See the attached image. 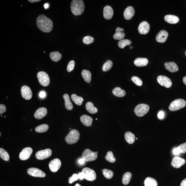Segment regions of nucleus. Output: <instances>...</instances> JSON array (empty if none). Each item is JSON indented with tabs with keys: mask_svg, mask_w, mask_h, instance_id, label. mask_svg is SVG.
Listing matches in <instances>:
<instances>
[{
	"mask_svg": "<svg viewBox=\"0 0 186 186\" xmlns=\"http://www.w3.org/2000/svg\"><path fill=\"white\" fill-rule=\"evenodd\" d=\"M36 23L38 27L44 33H49L53 29V22L52 21L44 15H40L38 16Z\"/></svg>",
	"mask_w": 186,
	"mask_h": 186,
	"instance_id": "f257e3e1",
	"label": "nucleus"
},
{
	"mask_svg": "<svg viewBox=\"0 0 186 186\" xmlns=\"http://www.w3.org/2000/svg\"><path fill=\"white\" fill-rule=\"evenodd\" d=\"M71 8L73 15L79 16L82 14L84 11V3L82 0H73L71 3Z\"/></svg>",
	"mask_w": 186,
	"mask_h": 186,
	"instance_id": "f03ea898",
	"label": "nucleus"
},
{
	"mask_svg": "<svg viewBox=\"0 0 186 186\" xmlns=\"http://www.w3.org/2000/svg\"><path fill=\"white\" fill-rule=\"evenodd\" d=\"M80 136L79 131L73 129L71 131L65 138V141L68 144L72 145L75 144L79 141Z\"/></svg>",
	"mask_w": 186,
	"mask_h": 186,
	"instance_id": "7ed1b4c3",
	"label": "nucleus"
},
{
	"mask_svg": "<svg viewBox=\"0 0 186 186\" xmlns=\"http://www.w3.org/2000/svg\"><path fill=\"white\" fill-rule=\"evenodd\" d=\"M186 105V102L185 100L179 99L173 101L169 106V109L172 111H176L185 107Z\"/></svg>",
	"mask_w": 186,
	"mask_h": 186,
	"instance_id": "20e7f679",
	"label": "nucleus"
},
{
	"mask_svg": "<svg viewBox=\"0 0 186 186\" xmlns=\"http://www.w3.org/2000/svg\"><path fill=\"white\" fill-rule=\"evenodd\" d=\"M37 77L39 83L41 86L47 87L50 83V79L48 74L44 71H40L37 73Z\"/></svg>",
	"mask_w": 186,
	"mask_h": 186,
	"instance_id": "39448f33",
	"label": "nucleus"
},
{
	"mask_svg": "<svg viewBox=\"0 0 186 186\" xmlns=\"http://www.w3.org/2000/svg\"><path fill=\"white\" fill-rule=\"evenodd\" d=\"M149 109V106L147 104H140L135 108L134 112L137 116L142 117L148 112Z\"/></svg>",
	"mask_w": 186,
	"mask_h": 186,
	"instance_id": "423d86ee",
	"label": "nucleus"
},
{
	"mask_svg": "<svg viewBox=\"0 0 186 186\" xmlns=\"http://www.w3.org/2000/svg\"><path fill=\"white\" fill-rule=\"evenodd\" d=\"M82 158L86 162H90L96 160L98 155L96 152L92 151L90 149L85 150L82 154Z\"/></svg>",
	"mask_w": 186,
	"mask_h": 186,
	"instance_id": "0eeeda50",
	"label": "nucleus"
},
{
	"mask_svg": "<svg viewBox=\"0 0 186 186\" xmlns=\"http://www.w3.org/2000/svg\"><path fill=\"white\" fill-rule=\"evenodd\" d=\"M82 172L85 174V179L88 181H92L96 179V172L92 169L85 168L83 169Z\"/></svg>",
	"mask_w": 186,
	"mask_h": 186,
	"instance_id": "6e6552de",
	"label": "nucleus"
},
{
	"mask_svg": "<svg viewBox=\"0 0 186 186\" xmlns=\"http://www.w3.org/2000/svg\"><path fill=\"white\" fill-rule=\"evenodd\" d=\"M52 155V150L47 149L38 151L36 154L35 156L38 160H43L49 158Z\"/></svg>",
	"mask_w": 186,
	"mask_h": 186,
	"instance_id": "1a4fd4ad",
	"label": "nucleus"
},
{
	"mask_svg": "<svg viewBox=\"0 0 186 186\" xmlns=\"http://www.w3.org/2000/svg\"><path fill=\"white\" fill-rule=\"evenodd\" d=\"M157 82L161 86L166 88H169L172 85V82L170 79L164 76H159L157 78Z\"/></svg>",
	"mask_w": 186,
	"mask_h": 186,
	"instance_id": "9d476101",
	"label": "nucleus"
},
{
	"mask_svg": "<svg viewBox=\"0 0 186 186\" xmlns=\"http://www.w3.org/2000/svg\"><path fill=\"white\" fill-rule=\"evenodd\" d=\"M27 172L29 175L34 177L44 178L46 176L42 171L37 168H31L28 169Z\"/></svg>",
	"mask_w": 186,
	"mask_h": 186,
	"instance_id": "9b49d317",
	"label": "nucleus"
},
{
	"mask_svg": "<svg viewBox=\"0 0 186 186\" xmlns=\"http://www.w3.org/2000/svg\"><path fill=\"white\" fill-rule=\"evenodd\" d=\"M61 165V161L60 159L56 158L50 161L49 163V166L51 171L56 172L60 168Z\"/></svg>",
	"mask_w": 186,
	"mask_h": 186,
	"instance_id": "f8f14e48",
	"label": "nucleus"
},
{
	"mask_svg": "<svg viewBox=\"0 0 186 186\" xmlns=\"http://www.w3.org/2000/svg\"><path fill=\"white\" fill-rule=\"evenodd\" d=\"M33 152V150L30 147H26L23 149L20 153L19 157L21 160L24 161L28 160Z\"/></svg>",
	"mask_w": 186,
	"mask_h": 186,
	"instance_id": "ddd939ff",
	"label": "nucleus"
},
{
	"mask_svg": "<svg viewBox=\"0 0 186 186\" xmlns=\"http://www.w3.org/2000/svg\"><path fill=\"white\" fill-rule=\"evenodd\" d=\"M21 93L22 98L26 100L31 99L33 96L32 91L30 87L28 86H23L21 89Z\"/></svg>",
	"mask_w": 186,
	"mask_h": 186,
	"instance_id": "4468645a",
	"label": "nucleus"
},
{
	"mask_svg": "<svg viewBox=\"0 0 186 186\" xmlns=\"http://www.w3.org/2000/svg\"><path fill=\"white\" fill-rule=\"evenodd\" d=\"M185 159L182 157L176 156L173 158L171 165L176 168H179L185 164Z\"/></svg>",
	"mask_w": 186,
	"mask_h": 186,
	"instance_id": "2eb2a0df",
	"label": "nucleus"
},
{
	"mask_svg": "<svg viewBox=\"0 0 186 186\" xmlns=\"http://www.w3.org/2000/svg\"><path fill=\"white\" fill-rule=\"evenodd\" d=\"M150 25L147 22H142L139 24L138 28V32L141 35H145L149 33L150 30Z\"/></svg>",
	"mask_w": 186,
	"mask_h": 186,
	"instance_id": "dca6fc26",
	"label": "nucleus"
},
{
	"mask_svg": "<svg viewBox=\"0 0 186 186\" xmlns=\"http://www.w3.org/2000/svg\"><path fill=\"white\" fill-rule=\"evenodd\" d=\"M168 36V33L166 30H162L156 36V40L157 42L164 43L166 42Z\"/></svg>",
	"mask_w": 186,
	"mask_h": 186,
	"instance_id": "f3484780",
	"label": "nucleus"
},
{
	"mask_svg": "<svg viewBox=\"0 0 186 186\" xmlns=\"http://www.w3.org/2000/svg\"><path fill=\"white\" fill-rule=\"evenodd\" d=\"M47 110L45 107H41L38 109L34 113V117L37 119H41L47 115Z\"/></svg>",
	"mask_w": 186,
	"mask_h": 186,
	"instance_id": "a211bd4d",
	"label": "nucleus"
},
{
	"mask_svg": "<svg viewBox=\"0 0 186 186\" xmlns=\"http://www.w3.org/2000/svg\"><path fill=\"white\" fill-rule=\"evenodd\" d=\"M103 17L106 20H109L111 19L113 16V9L110 6H106L103 9Z\"/></svg>",
	"mask_w": 186,
	"mask_h": 186,
	"instance_id": "6ab92c4d",
	"label": "nucleus"
},
{
	"mask_svg": "<svg viewBox=\"0 0 186 186\" xmlns=\"http://www.w3.org/2000/svg\"><path fill=\"white\" fill-rule=\"evenodd\" d=\"M135 14V10L133 7L132 6H128L125 9L124 12V18L127 20H130Z\"/></svg>",
	"mask_w": 186,
	"mask_h": 186,
	"instance_id": "aec40b11",
	"label": "nucleus"
},
{
	"mask_svg": "<svg viewBox=\"0 0 186 186\" xmlns=\"http://www.w3.org/2000/svg\"><path fill=\"white\" fill-rule=\"evenodd\" d=\"M164 66L166 69L171 73H175L179 70V67L177 64L174 62H166Z\"/></svg>",
	"mask_w": 186,
	"mask_h": 186,
	"instance_id": "412c9836",
	"label": "nucleus"
},
{
	"mask_svg": "<svg viewBox=\"0 0 186 186\" xmlns=\"http://www.w3.org/2000/svg\"><path fill=\"white\" fill-rule=\"evenodd\" d=\"M80 120L85 126L90 127L92 124L93 119L88 115H83L80 117Z\"/></svg>",
	"mask_w": 186,
	"mask_h": 186,
	"instance_id": "4be33fe9",
	"label": "nucleus"
},
{
	"mask_svg": "<svg viewBox=\"0 0 186 186\" xmlns=\"http://www.w3.org/2000/svg\"><path fill=\"white\" fill-rule=\"evenodd\" d=\"M135 65L138 67H144L148 64V60L147 58H138L134 61Z\"/></svg>",
	"mask_w": 186,
	"mask_h": 186,
	"instance_id": "5701e85b",
	"label": "nucleus"
},
{
	"mask_svg": "<svg viewBox=\"0 0 186 186\" xmlns=\"http://www.w3.org/2000/svg\"><path fill=\"white\" fill-rule=\"evenodd\" d=\"M164 20L169 24H176L179 22V18L175 15H168L164 17Z\"/></svg>",
	"mask_w": 186,
	"mask_h": 186,
	"instance_id": "b1692460",
	"label": "nucleus"
},
{
	"mask_svg": "<svg viewBox=\"0 0 186 186\" xmlns=\"http://www.w3.org/2000/svg\"><path fill=\"white\" fill-rule=\"evenodd\" d=\"M63 98L65 102V106L66 109L68 110H71L73 108V106L71 100H70L69 95L65 94L64 95Z\"/></svg>",
	"mask_w": 186,
	"mask_h": 186,
	"instance_id": "393cba45",
	"label": "nucleus"
},
{
	"mask_svg": "<svg viewBox=\"0 0 186 186\" xmlns=\"http://www.w3.org/2000/svg\"><path fill=\"white\" fill-rule=\"evenodd\" d=\"M81 75L83 79L87 83H90L92 80V73L88 70H83L81 72Z\"/></svg>",
	"mask_w": 186,
	"mask_h": 186,
	"instance_id": "a878e982",
	"label": "nucleus"
},
{
	"mask_svg": "<svg viewBox=\"0 0 186 186\" xmlns=\"http://www.w3.org/2000/svg\"><path fill=\"white\" fill-rule=\"evenodd\" d=\"M86 108L89 113L91 114H95L98 111L97 108L94 107V104L91 102H87L86 104Z\"/></svg>",
	"mask_w": 186,
	"mask_h": 186,
	"instance_id": "bb28decb",
	"label": "nucleus"
},
{
	"mask_svg": "<svg viewBox=\"0 0 186 186\" xmlns=\"http://www.w3.org/2000/svg\"><path fill=\"white\" fill-rule=\"evenodd\" d=\"M113 93L115 96L118 97H122L126 94L125 91L122 90L120 87H115L114 89L113 90Z\"/></svg>",
	"mask_w": 186,
	"mask_h": 186,
	"instance_id": "cd10ccee",
	"label": "nucleus"
},
{
	"mask_svg": "<svg viewBox=\"0 0 186 186\" xmlns=\"http://www.w3.org/2000/svg\"><path fill=\"white\" fill-rule=\"evenodd\" d=\"M124 137L126 141L130 144L133 143L135 140V136L129 131L126 132L124 135Z\"/></svg>",
	"mask_w": 186,
	"mask_h": 186,
	"instance_id": "c85d7f7f",
	"label": "nucleus"
},
{
	"mask_svg": "<svg viewBox=\"0 0 186 186\" xmlns=\"http://www.w3.org/2000/svg\"><path fill=\"white\" fill-rule=\"evenodd\" d=\"M49 56L52 61L58 62L61 59L62 55L58 52H54L50 53Z\"/></svg>",
	"mask_w": 186,
	"mask_h": 186,
	"instance_id": "c756f323",
	"label": "nucleus"
},
{
	"mask_svg": "<svg viewBox=\"0 0 186 186\" xmlns=\"http://www.w3.org/2000/svg\"><path fill=\"white\" fill-rule=\"evenodd\" d=\"M144 184L145 186H157V183L154 178L151 177L146 178Z\"/></svg>",
	"mask_w": 186,
	"mask_h": 186,
	"instance_id": "7c9ffc66",
	"label": "nucleus"
},
{
	"mask_svg": "<svg viewBox=\"0 0 186 186\" xmlns=\"http://www.w3.org/2000/svg\"><path fill=\"white\" fill-rule=\"evenodd\" d=\"M71 98L73 101L78 106L82 105L84 100L82 97L78 96L75 94L72 95Z\"/></svg>",
	"mask_w": 186,
	"mask_h": 186,
	"instance_id": "2f4dec72",
	"label": "nucleus"
},
{
	"mask_svg": "<svg viewBox=\"0 0 186 186\" xmlns=\"http://www.w3.org/2000/svg\"><path fill=\"white\" fill-rule=\"evenodd\" d=\"M132 177V174L130 172H127L123 175L122 183L125 185H128Z\"/></svg>",
	"mask_w": 186,
	"mask_h": 186,
	"instance_id": "473e14b6",
	"label": "nucleus"
},
{
	"mask_svg": "<svg viewBox=\"0 0 186 186\" xmlns=\"http://www.w3.org/2000/svg\"><path fill=\"white\" fill-rule=\"evenodd\" d=\"M49 129V126L47 124H43L38 126L35 128L36 131L38 133H43L46 132Z\"/></svg>",
	"mask_w": 186,
	"mask_h": 186,
	"instance_id": "72a5a7b5",
	"label": "nucleus"
},
{
	"mask_svg": "<svg viewBox=\"0 0 186 186\" xmlns=\"http://www.w3.org/2000/svg\"><path fill=\"white\" fill-rule=\"evenodd\" d=\"M0 157L5 161H8L10 159V157L8 153L2 148H0Z\"/></svg>",
	"mask_w": 186,
	"mask_h": 186,
	"instance_id": "f704fd0d",
	"label": "nucleus"
},
{
	"mask_svg": "<svg viewBox=\"0 0 186 186\" xmlns=\"http://www.w3.org/2000/svg\"><path fill=\"white\" fill-rule=\"evenodd\" d=\"M131 43V41L129 40L122 39L118 42V45L119 48L123 49L127 45H130Z\"/></svg>",
	"mask_w": 186,
	"mask_h": 186,
	"instance_id": "c9c22d12",
	"label": "nucleus"
},
{
	"mask_svg": "<svg viewBox=\"0 0 186 186\" xmlns=\"http://www.w3.org/2000/svg\"><path fill=\"white\" fill-rule=\"evenodd\" d=\"M113 66V62L110 60H108L103 64L102 68V71L104 72L109 71Z\"/></svg>",
	"mask_w": 186,
	"mask_h": 186,
	"instance_id": "e433bc0d",
	"label": "nucleus"
},
{
	"mask_svg": "<svg viewBox=\"0 0 186 186\" xmlns=\"http://www.w3.org/2000/svg\"><path fill=\"white\" fill-rule=\"evenodd\" d=\"M102 171L103 175L107 179H111L113 177L114 173L112 171L105 169L102 170Z\"/></svg>",
	"mask_w": 186,
	"mask_h": 186,
	"instance_id": "4c0bfd02",
	"label": "nucleus"
},
{
	"mask_svg": "<svg viewBox=\"0 0 186 186\" xmlns=\"http://www.w3.org/2000/svg\"><path fill=\"white\" fill-rule=\"evenodd\" d=\"M106 160L109 162L113 163L115 162L116 159L113 155V153L111 151H108L107 155L105 157Z\"/></svg>",
	"mask_w": 186,
	"mask_h": 186,
	"instance_id": "58836bf2",
	"label": "nucleus"
},
{
	"mask_svg": "<svg viewBox=\"0 0 186 186\" xmlns=\"http://www.w3.org/2000/svg\"><path fill=\"white\" fill-rule=\"evenodd\" d=\"M94 38L90 36H87L83 38V41L85 44L89 45L94 43Z\"/></svg>",
	"mask_w": 186,
	"mask_h": 186,
	"instance_id": "ea45409f",
	"label": "nucleus"
},
{
	"mask_svg": "<svg viewBox=\"0 0 186 186\" xmlns=\"http://www.w3.org/2000/svg\"><path fill=\"white\" fill-rule=\"evenodd\" d=\"M125 34L123 32L115 33L113 36V38L116 40H121L125 37Z\"/></svg>",
	"mask_w": 186,
	"mask_h": 186,
	"instance_id": "a19ab883",
	"label": "nucleus"
},
{
	"mask_svg": "<svg viewBox=\"0 0 186 186\" xmlns=\"http://www.w3.org/2000/svg\"><path fill=\"white\" fill-rule=\"evenodd\" d=\"M131 80L133 82L138 86H141L142 85V81L139 78L136 76H133L132 77Z\"/></svg>",
	"mask_w": 186,
	"mask_h": 186,
	"instance_id": "79ce46f5",
	"label": "nucleus"
},
{
	"mask_svg": "<svg viewBox=\"0 0 186 186\" xmlns=\"http://www.w3.org/2000/svg\"><path fill=\"white\" fill-rule=\"evenodd\" d=\"M75 62L74 61L71 60L68 64L67 67V71L68 72H71L74 69Z\"/></svg>",
	"mask_w": 186,
	"mask_h": 186,
	"instance_id": "37998d69",
	"label": "nucleus"
},
{
	"mask_svg": "<svg viewBox=\"0 0 186 186\" xmlns=\"http://www.w3.org/2000/svg\"><path fill=\"white\" fill-rule=\"evenodd\" d=\"M180 153H186V142L179 145L177 147Z\"/></svg>",
	"mask_w": 186,
	"mask_h": 186,
	"instance_id": "c03bdc74",
	"label": "nucleus"
},
{
	"mask_svg": "<svg viewBox=\"0 0 186 186\" xmlns=\"http://www.w3.org/2000/svg\"><path fill=\"white\" fill-rule=\"evenodd\" d=\"M78 179V175L76 174H73V176L69 178L68 181H69V183L70 184H72Z\"/></svg>",
	"mask_w": 186,
	"mask_h": 186,
	"instance_id": "a18cd8bd",
	"label": "nucleus"
},
{
	"mask_svg": "<svg viewBox=\"0 0 186 186\" xmlns=\"http://www.w3.org/2000/svg\"><path fill=\"white\" fill-rule=\"evenodd\" d=\"M6 108L5 105L3 104H1L0 105V114L1 115L5 113L6 111Z\"/></svg>",
	"mask_w": 186,
	"mask_h": 186,
	"instance_id": "49530a36",
	"label": "nucleus"
},
{
	"mask_svg": "<svg viewBox=\"0 0 186 186\" xmlns=\"http://www.w3.org/2000/svg\"><path fill=\"white\" fill-rule=\"evenodd\" d=\"M164 112L162 111H160L159 112L157 115V117L158 118L160 119H162L164 118Z\"/></svg>",
	"mask_w": 186,
	"mask_h": 186,
	"instance_id": "de8ad7c7",
	"label": "nucleus"
},
{
	"mask_svg": "<svg viewBox=\"0 0 186 186\" xmlns=\"http://www.w3.org/2000/svg\"><path fill=\"white\" fill-rule=\"evenodd\" d=\"M78 175L79 179L81 180L85 179V174L83 172L79 173L78 174Z\"/></svg>",
	"mask_w": 186,
	"mask_h": 186,
	"instance_id": "09e8293b",
	"label": "nucleus"
},
{
	"mask_svg": "<svg viewBox=\"0 0 186 186\" xmlns=\"http://www.w3.org/2000/svg\"><path fill=\"white\" fill-rule=\"evenodd\" d=\"M173 152L174 155H176H176H179L181 154L180 153L179 150L177 148H174L173 150Z\"/></svg>",
	"mask_w": 186,
	"mask_h": 186,
	"instance_id": "8fccbe9b",
	"label": "nucleus"
},
{
	"mask_svg": "<svg viewBox=\"0 0 186 186\" xmlns=\"http://www.w3.org/2000/svg\"><path fill=\"white\" fill-rule=\"evenodd\" d=\"M39 96L41 98H43L45 97V96H46V94L44 91H41L40 92L39 94Z\"/></svg>",
	"mask_w": 186,
	"mask_h": 186,
	"instance_id": "3c124183",
	"label": "nucleus"
},
{
	"mask_svg": "<svg viewBox=\"0 0 186 186\" xmlns=\"http://www.w3.org/2000/svg\"><path fill=\"white\" fill-rule=\"evenodd\" d=\"M116 33H119V32H122L124 31L123 28L120 27H117L115 30Z\"/></svg>",
	"mask_w": 186,
	"mask_h": 186,
	"instance_id": "603ef678",
	"label": "nucleus"
},
{
	"mask_svg": "<svg viewBox=\"0 0 186 186\" xmlns=\"http://www.w3.org/2000/svg\"><path fill=\"white\" fill-rule=\"evenodd\" d=\"M180 186H186V178L181 182Z\"/></svg>",
	"mask_w": 186,
	"mask_h": 186,
	"instance_id": "864d4df0",
	"label": "nucleus"
},
{
	"mask_svg": "<svg viewBox=\"0 0 186 186\" xmlns=\"http://www.w3.org/2000/svg\"><path fill=\"white\" fill-rule=\"evenodd\" d=\"M85 161L83 158L79 159L78 162L80 164H85Z\"/></svg>",
	"mask_w": 186,
	"mask_h": 186,
	"instance_id": "5fc2aeb1",
	"label": "nucleus"
},
{
	"mask_svg": "<svg viewBox=\"0 0 186 186\" xmlns=\"http://www.w3.org/2000/svg\"><path fill=\"white\" fill-rule=\"evenodd\" d=\"M41 1V0H29V1H28L29 2L31 3L38 2L40 1Z\"/></svg>",
	"mask_w": 186,
	"mask_h": 186,
	"instance_id": "6e6d98bb",
	"label": "nucleus"
},
{
	"mask_svg": "<svg viewBox=\"0 0 186 186\" xmlns=\"http://www.w3.org/2000/svg\"><path fill=\"white\" fill-rule=\"evenodd\" d=\"M183 82L186 86V76L185 77H183Z\"/></svg>",
	"mask_w": 186,
	"mask_h": 186,
	"instance_id": "4d7b16f0",
	"label": "nucleus"
},
{
	"mask_svg": "<svg viewBox=\"0 0 186 186\" xmlns=\"http://www.w3.org/2000/svg\"><path fill=\"white\" fill-rule=\"evenodd\" d=\"M49 6V4L48 3H45L44 5V6L45 9H47L48 8Z\"/></svg>",
	"mask_w": 186,
	"mask_h": 186,
	"instance_id": "13d9d810",
	"label": "nucleus"
},
{
	"mask_svg": "<svg viewBox=\"0 0 186 186\" xmlns=\"http://www.w3.org/2000/svg\"><path fill=\"white\" fill-rule=\"evenodd\" d=\"M75 186H81V185H80L79 184L77 183L76 184V185Z\"/></svg>",
	"mask_w": 186,
	"mask_h": 186,
	"instance_id": "bf43d9fd",
	"label": "nucleus"
},
{
	"mask_svg": "<svg viewBox=\"0 0 186 186\" xmlns=\"http://www.w3.org/2000/svg\"><path fill=\"white\" fill-rule=\"evenodd\" d=\"M130 49H132L133 48V47L132 46H131L129 48Z\"/></svg>",
	"mask_w": 186,
	"mask_h": 186,
	"instance_id": "052dcab7",
	"label": "nucleus"
},
{
	"mask_svg": "<svg viewBox=\"0 0 186 186\" xmlns=\"http://www.w3.org/2000/svg\"><path fill=\"white\" fill-rule=\"evenodd\" d=\"M1 136V133H0V136Z\"/></svg>",
	"mask_w": 186,
	"mask_h": 186,
	"instance_id": "680f3d73",
	"label": "nucleus"
},
{
	"mask_svg": "<svg viewBox=\"0 0 186 186\" xmlns=\"http://www.w3.org/2000/svg\"><path fill=\"white\" fill-rule=\"evenodd\" d=\"M96 153L97 154H98V152H96Z\"/></svg>",
	"mask_w": 186,
	"mask_h": 186,
	"instance_id": "e2e57ef3",
	"label": "nucleus"
},
{
	"mask_svg": "<svg viewBox=\"0 0 186 186\" xmlns=\"http://www.w3.org/2000/svg\"><path fill=\"white\" fill-rule=\"evenodd\" d=\"M185 54H186V51Z\"/></svg>",
	"mask_w": 186,
	"mask_h": 186,
	"instance_id": "0e129e2a",
	"label": "nucleus"
}]
</instances>
